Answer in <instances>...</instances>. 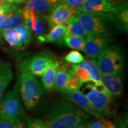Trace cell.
<instances>
[{
    "label": "cell",
    "mask_w": 128,
    "mask_h": 128,
    "mask_svg": "<svg viewBox=\"0 0 128 128\" xmlns=\"http://www.w3.org/2000/svg\"><path fill=\"white\" fill-rule=\"evenodd\" d=\"M23 23H24L23 10L17 8L6 14L2 23L0 24V33L5 29L15 28Z\"/></svg>",
    "instance_id": "obj_15"
},
{
    "label": "cell",
    "mask_w": 128,
    "mask_h": 128,
    "mask_svg": "<svg viewBox=\"0 0 128 128\" xmlns=\"http://www.w3.org/2000/svg\"><path fill=\"white\" fill-rule=\"evenodd\" d=\"M88 123H86V122H82L79 123V124H76L74 125L71 126L69 128H87L88 124Z\"/></svg>",
    "instance_id": "obj_34"
},
{
    "label": "cell",
    "mask_w": 128,
    "mask_h": 128,
    "mask_svg": "<svg viewBox=\"0 0 128 128\" xmlns=\"http://www.w3.org/2000/svg\"><path fill=\"white\" fill-rule=\"evenodd\" d=\"M56 60H55V61L51 64L42 76L43 85L46 90H52L54 89L55 76L57 72Z\"/></svg>",
    "instance_id": "obj_18"
},
{
    "label": "cell",
    "mask_w": 128,
    "mask_h": 128,
    "mask_svg": "<svg viewBox=\"0 0 128 128\" xmlns=\"http://www.w3.org/2000/svg\"><path fill=\"white\" fill-rule=\"evenodd\" d=\"M13 79L12 66L7 62H0V100Z\"/></svg>",
    "instance_id": "obj_14"
},
{
    "label": "cell",
    "mask_w": 128,
    "mask_h": 128,
    "mask_svg": "<svg viewBox=\"0 0 128 128\" xmlns=\"http://www.w3.org/2000/svg\"><path fill=\"white\" fill-rule=\"evenodd\" d=\"M85 95L92 107L102 116L112 117L116 113L115 98L104 87L103 85L88 84L85 87Z\"/></svg>",
    "instance_id": "obj_2"
},
{
    "label": "cell",
    "mask_w": 128,
    "mask_h": 128,
    "mask_svg": "<svg viewBox=\"0 0 128 128\" xmlns=\"http://www.w3.org/2000/svg\"><path fill=\"white\" fill-rule=\"evenodd\" d=\"M66 28L59 24L55 26L52 28L50 32L46 35H42L38 38L39 40L42 43L53 42L60 39L64 36L66 31Z\"/></svg>",
    "instance_id": "obj_19"
},
{
    "label": "cell",
    "mask_w": 128,
    "mask_h": 128,
    "mask_svg": "<svg viewBox=\"0 0 128 128\" xmlns=\"http://www.w3.org/2000/svg\"><path fill=\"white\" fill-rule=\"evenodd\" d=\"M77 10L82 12H118V8L114 7L112 0H87Z\"/></svg>",
    "instance_id": "obj_11"
},
{
    "label": "cell",
    "mask_w": 128,
    "mask_h": 128,
    "mask_svg": "<svg viewBox=\"0 0 128 128\" xmlns=\"http://www.w3.org/2000/svg\"><path fill=\"white\" fill-rule=\"evenodd\" d=\"M87 118V114L71 102L61 100L48 108L44 122L49 128H69Z\"/></svg>",
    "instance_id": "obj_1"
},
{
    "label": "cell",
    "mask_w": 128,
    "mask_h": 128,
    "mask_svg": "<svg viewBox=\"0 0 128 128\" xmlns=\"http://www.w3.org/2000/svg\"><path fill=\"white\" fill-rule=\"evenodd\" d=\"M36 24H35L33 32L34 33L38 36L44 35L45 32V27H44V22H43L42 19L40 17V16L39 14H36Z\"/></svg>",
    "instance_id": "obj_28"
},
{
    "label": "cell",
    "mask_w": 128,
    "mask_h": 128,
    "mask_svg": "<svg viewBox=\"0 0 128 128\" xmlns=\"http://www.w3.org/2000/svg\"><path fill=\"white\" fill-rule=\"evenodd\" d=\"M87 0H59L58 2L70 7L78 9Z\"/></svg>",
    "instance_id": "obj_30"
},
{
    "label": "cell",
    "mask_w": 128,
    "mask_h": 128,
    "mask_svg": "<svg viewBox=\"0 0 128 128\" xmlns=\"http://www.w3.org/2000/svg\"><path fill=\"white\" fill-rule=\"evenodd\" d=\"M21 97L27 109L36 106L44 93V90L34 75L27 70H22L20 76Z\"/></svg>",
    "instance_id": "obj_4"
},
{
    "label": "cell",
    "mask_w": 128,
    "mask_h": 128,
    "mask_svg": "<svg viewBox=\"0 0 128 128\" xmlns=\"http://www.w3.org/2000/svg\"><path fill=\"white\" fill-rule=\"evenodd\" d=\"M97 64L102 73L122 75L124 58L121 51L116 47L107 48L98 56Z\"/></svg>",
    "instance_id": "obj_6"
},
{
    "label": "cell",
    "mask_w": 128,
    "mask_h": 128,
    "mask_svg": "<svg viewBox=\"0 0 128 128\" xmlns=\"http://www.w3.org/2000/svg\"><path fill=\"white\" fill-rule=\"evenodd\" d=\"M105 128H126L127 124L126 122L119 119L115 122H112L110 120L104 119Z\"/></svg>",
    "instance_id": "obj_29"
},
{
    "label": "cell",
    "mask_w": 128,
    "mask_h": 128,
    "mask_svg": "<svg viewBox=\"0 0 128 128\" xmlns=\"http://www.w3.org/2000/svg\"><path fill=\"white\" fill-rule=\"evenodd\" d=\"M58 4L59 2L52 3L47 0H28L26 8L40 16L46 17L50 15Z\"/></svg>",
    "instance_id": "obj_13"
},
{
    "label": "cell",
    "mask_w": 128,
    "mask_h": 128,
    "mask_svg": "<svg viewBox=\"0 0 128 128\" xmlns=\"http://www.w3.org/2000/svg\"><path fill=\"white\" fill-rule=\"evenodd\" d=\"M65 43L69 48L83 51L86 38L84 36H72L64 38Z\"/></svg>",
    "instance_id": "obj_23"
},
{
    "label": "cell",
    "mask_w": 128,
    "mask_h": 128,
    "mask_svg": "<svg viewBox=\"0 0 128 128\" xmlns=\"http://www.w3.org/2000/svg\"><path fill=\"white\" fill-rule=\"evenodd\" d=\"M4 39L11 47L17 49H21V45L18 40V37L14 28H8L1 32Z\"/></svg>",
    "instance_id": "obj_22"
},
{
    "label": "cell",
    "mask_w": 128,
    "mask_h": 128,
    "mask_svg": "<svg viewBox=\"0 0 128 128\" xmlns=\"http://www.w3.org/2000/svg\"><path fill=\"white\" fill-rule=\"evenodd\" d=\"M24 113L18 86L16 85L0 100V123L18 122Z\"/></svg>",
    "instance_id": "obj_5"
},
{
    "label": "cell",
    "mask_w": 128,
    "mask_h": 128,
    "mask_svg": "<svg viewBox=\"0 0 128 128\" xmlns=\"http://www.w3.org/2000/svg\"><path fill=\"white\" fill-rule=\"evenodd\" d=\"M70 74L64 71H57L56 74L54 89L58 92H66V86L70 80Z\"/></svg>",
    "instance_id": "obj_21"
},
{
    "label": "cell",
    "mask_w": 128,
    "mask_h": 128,
    "mask_svg": "<svg viewBox=\"0 0 128 128\" xmlns=\"http://www.w3.org/2000/svg\"><path fill=\"white\" fill-rule=\"evenodd\" d=\"M65 60L69 64H78L85 60L81 53L77 50H72L64 58Z\"/></svg>",
    "instance_id": "obj_25"
},
{
    "label": "cell",
    "mask_w": 128,
    "mask_h": 128,
    "mask_svg": "<svg viewBox=\"0 0 128 128\" xmlns=\"http://www.w3.org/2000/svg\"><path fill=\"white\" fill-rule=\"evenodd\" d=\"M48 1H49V2H50L52 3H57V2H59V0H47Z\"/></svg>",
    "instance_id": "obj_36"
},
{
    "label": "cell",
    "mask_w": 128,
    "mask_h": 128,
    "mask_svg": "<svg viewBox=\"0 0 128 128\" xmlns=\"http://www.w3.org/2000/svg\"><path fill=\"white\" fill-rule=\"evenodd\" d=\"M77 8L70 7L66 5L61 4L58 5L51 14L46 18L48 19L51 28L59 25L64 20H68L76 13Z\"/></svg>",
    "instance_id": "obj_12"
},
{
    "label": "cell",
    "mask_w": 128,
    "mask_h": 128,
    "mask_svg": "<svg viewBox=\"0 0 128 128\" xmlns=\"http://www.w3.org/2000/svg\"><path fill=\"white\" fill-rule=\"evenodd\" d=\"M15 30L18 37V40L20 42L22 49L28 45L31 42L32 32L30 28L24 23L21 24L16 27Z\"/></svg>",
    "instance_id": "obj_20"
},
{
    "label": "cell",
    "mask_w": 128,
    "mask_h": 128,
    "mask_svg": "<svg viewBox=\"0 0 128 128\" xmlns=\"http://www.w3.org/2000/svg\"><path fill=\"white\" fill-rule=\"evenodd\" d=\"M101 81L104 87L114 98L122 97L124 91L122 75L102 73Z\"/></svg>",
    "instance_id": "obj_9"
},
{
    "label": "cell",
    "mask_w": 128,
    "mask_h": 128,
    "mask_svg": "<svg viewBox=\"0 0 128 128\" xmlns=\"http://www.w3.org/2000/svg\"><path fill=\"white\" fill-rule=\"evenodd\" d=\"M124 1H127V0H124Z\"/></svg>",
    "instance_id": "obj_37"
},
{
    "label": "cell",
    "mask_w": 128,
    "mask_h": 128,
    "mask_svg": "<svg viewBox=\"0 0 128 128\" xmlns=\"http://www.w3.org/2000/svg\"><path fill=\"white\" fill-rule=\"evenodd\" d=\"M17 8L16 6L8 2L7 0H0V11L4 10L7 12H9L15 10Z\"/></svg>",
    "instance_id": "obj_31"
},
{
    "label": "cell",
    "mask_w": 128,
    "mask_h": 128,
    "mask_svg": "<svg viewBox=\"0 0 128 128\" xmlns=\"http://www.w3.org/2000/svg\"><path fill=\"white\" fill-rule=\"evenodd\" d=\"M73 71L74 74L80 78L82 83L92 82L90 75L87 69L78 66L77 65H73Z\"/></svg>",
    "instance_id": "obj_24"
},
{
    "label": "cell",
    "mask_w": 128,
    "mask_h": 128,
    "mask_svg": "<svg viewBox=\"0 0 128 128\" xmlns=\"http://www.w3.org/2000/svg\"><path fill=\"white\" fill-rule=\"evenodd\" d=\"M87 128H105L104 118H102L98 120L88 123Z\"/></svg>",
    "instance_id": "obj_33"
},
{
    "label": "cell",
    "mask_w": 128,
    "mask_h": 128,
    "mask_svg": "<svg viewBox=\"0 0 128 128\" xmlns=\"http://www.w3.org/2000/svg\"><path fill=\"white\" fill-rule=\"evenodd\" d=\"M0 128H24V124L21 121L15 123L2 122L0 123Z\"/></svg>",
    "instance_id": "obj_32"
},
{
    "label": "cell",
    "mask_w": 128,
    "mask_h": 128,
    "mask_svg": "<svg viewBox=\"0 0 128 128\" xmlns=\"http://www.w3.org/2000/svg\"><path fill=\"white\" fill-rule=\"evenodd\" d=\"M55 60L46 53L37 54L26 63L23 70H28L35 76H42L46 69Z\"/></svg>",
    "instance_id": "obj_8"
},
{
    "label": "cell",
    "mask_w": 128,
    "mask_h": 128,
    "mask_svg": "<svg viewBox=\"0 0 128 128\" xmlns=\"http://www.w3.org/2000/svg\"><path fill=\"white\" fill-rule=\"evenodd\" d=\"M24 128H49L44 121L42 120L34 118L28 119L26 124L24 125Z\"/></svg>",
    "instance_id": "obj_27"
},
{
    "label": "cell",
    "mask_w": 128,
    "mask_h": 128,
    "mask_svg": "<svg viewBox=\"0 0 128 128\" xmlns=\"http://www.w3.org/2000/svg\"><path fill=\"white\" fill-rule=\"evenodd\" d=\"M86 32L87 36L110 37L112 29L108 24V16L100 12H82L76 10L74 14Z\"/></svg>",
    "instance_id": "obj_3"
},
{
    "label": "cell",
    "mask_w": 128,
    "mask_h": 128,
    "mask_svg": "<svg viewBox=\"0 0 128 128\" xmlns=\"http://www.w3.org/2000/svg\"><path fill=\"white\" fill-rule=\"evenodd\" d=\"M72 36H87L82 26L74 14L69 18V24L64 35V38Z\"/></svg>",
    "instance_id": "obj_17"
},
{
    "label": "cell",
    "mask_w": 128,
    "mask_h": 128,
    "mask_svg": "<svg viewBox=\"0 0 128 128\" xmlns=\"http://www.w3.org/2000/svg\"><path fill=\"white\" fill-rule=\"evenodd\" d=\"M7 13V12H6V11L3 10H2L0 11V24L2 23L3 20H4V19L5 18V17H6Z\"/></svg>",
    "instance_id": "obj_35"
},
{
    "label": "cell",
    "mask_w": 128,
    "mask_h": 128,
    "mask_svg": "<svg viewBox=\"0 0 128 128\" xmlns=\"http://www.w3.org/2000/svg\"><path fill=\"white\" fill-rule=\"evenodd\" d=\"M110 43V37L88 35L86 38L83 51L88 57L94 58L98 57L101 53L107 49Z\"/></svg>",
    "instance_id": "obj_7"
},
{
    "label": "cell",
    "mask_w": 128,
    "mask_h": 128,
    "mask_svg": "<svg viewBox=\"0 0 128 128\" xmlns=\"http://www.w3.org/2000/svg\"><path fill=\"white\" fill-rule=\"evenodd\" d=\"M77 65L87 69L90 75L92 82H93L94 85L96 86L103 85L101 81L102 72L97 65V60L95 59H88L87 60H84L82 62L77 64Z\"/></svg>",
    "instance_id": "obj_16"
},
{
    "label": "cell",
    "mask_w": 128,
    "mask_h": 128,
    "mask_svg": "<svg viewBox=\"0 0 128 128\" xmlns=\"http://www.w3.org/2000/svg\"><path fill=\"white\" fill-rule=\"evenodd\" d=\"M64 96L68 100H71L72 102L77 105V106L79 107L81 109L92 116H95L97 119H100L103 117L94 109L86 96L84 93L80 92L78 90L67 91L64 92Z\"/></svg>",
    "instance_id": "obj_10"
},
{
    "label": "cell",
    "mask_w": 128,
    "mask_h": 128,
    "mask_svg": "<svg viewBox=\"0 0 128 128\" xmlns=\"http://www.w3.org/2000/svg\"><path fill=\"white\" fill-rule=\"evenodd\" d=\"M82 82L78 76H76L75 74L71 75L67 84L66 90H78L82 86Z\"/></svg>",
    "instance_id": "obj_26"
}]
</instances>
